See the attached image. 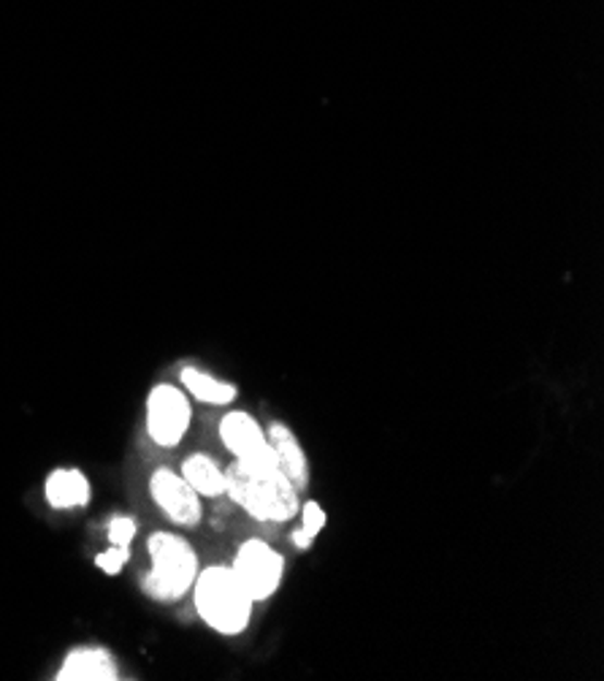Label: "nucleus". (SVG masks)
Wrapping results in <instances>:
<instances>
[{
  "instance_id": "nucleus-1",
  "label": "nucleus",
  "mask_w": 604,
  "mask_h": 681,
  "mask_svg": "<svg viewBox=\"0 0 604 681\" xmlns=\"http://www.w3.org/2000/svg\"><path fill=\"white\" fill-rule=\"evenodd\" d=\"M225 495L258 522H291L301 508V491L280 470L271 442L225 470Z\"/></svg>"
},
{
  "instance_id": "nucleus-2",
  "label": "nucleus",
  "mask_w": 604,
  "mask_h": 681,
  "mask_svg": "<svg viewBox=\"0 0 604 681\" xmlns=\"http://www.w3.org/2000/svg\"><path fill=\"white\" fill-rule=\"evenodd\" d=\"M193 600L204 622L220 635H239L247 630L255 600L244 589L231 564H209L196 575Z\"/></svg>"
},
{
  "instance_id": "nucleus-3",
  "label": "nucleus",
  "mask_w": 604,
  "mask_h": 681,
  "mask_svg": "<svg viewBox=\"0 0 604 681\" xmlns=\"http://www.w3.org/2000/svg\"><path fill=\"white\" fill-rule=\"evenodd\" d=\"M152 570L144 579V589L155 600H180L193 589L198 575V554L185 538L174 533H155L147 540Z\"/></svg>"
},
{
  "instance_id": "nucleus-4",
  "label": "nucleus",
  "mask_w": 604,
  "mask_h": 681,
  "mask_svg": "<svg viewBox=\"0 0 604 681\" xmlns=\"http://www.w3.org/2000/svg\"><path fill=\"white\" fill-rule=\"evenodd\" d=\"M231 568L239 575L249 597L258 603L269 600L280 589L282 575H285V557L266 544V540H247V544L239 546Z\"/></svg>"
},
{
  "instance_id": "nucleus-5",
  "label": "nucleus",
  "mask_w": 604,
  "mask_h": 681,
  "mask_svg": "<svg viewBox=\"0 0 604 681\" xmlns=\"http://www.w3.org/2000/svg\"><path fill=\"white\" fill-rule=\"evenodd\" d=\"M190 402L176 386L160 384L147 397V431L158 446L174 448L190 426Z\"/></svg>"
},
{
  "instance_id": "nucleus-6",
  "label": "nucleus",
  "mask_w": 604,
  "mask_h": 681,
  "mask_svg": "<svg viewBox=\"0 0 604 681\" xmlns=\"http://www.w3.org/2000/svg\"><path fill=\"white\" fill-rule=\"evenodd\" d=\"M149 491H152L155 502L163 508L165 516L174 524H182V527H196L201 522L204 511L201 502H198V491L182 478V473H174L169 467L155 470L152 478H149Z\"/></svg>"
},
{
  "instance_id": "nucleus-7",
  "label": "nucleus",
  "mask_w": 604,
  "mask_h": 681,
  "mask_svg": "<svg viewBox=\"0 0 604 681\" xmlns=\"http://www.w3.org/2000/svg\"><path fill=\"white\" fill-rule=\"evenodd\" d=\"M266 437H269L271 448H274V453H276V462H280V470L287 475V481H291L298 491L307 489V484H309L307 453H304L301 442H298V437L293 435L291 426L276 421V424L269 426Z\"/></svg>"
},
{
  "instance_id": "nucleus-8",
  "label": "nucleus",
  "mask_w": 604,
  "mask_h": 681,
  "mask_svg": "<svg viewBox=\"0 0 604 681\" xmlns=\"http://www.w3.org/2000/svg\"><path fill=\"white\" fill-rule=\"evenodd\" d=\"M220 437H223L225 448H229L236 459L252 457V453H258L260 448L269 442L263 426H260L252 415L244 413V410H234V413H229L220 421Z\"/></svg>"
},
{
  "instance_id": "nucleus-9",
  "label": "nucleus",
  "mask_w": 604,
  "mask_h": 681,
  "mask_svg": "<svg viewBox=\"0 0 604 681\" xmlns=\"http://www.w3.org/2000/svg\"><path fill=\"white\" fill-rule=\"evenodd\" d=\"M60 681H112L118 679L114 657L103 649H76L65 657L63 668L58 671Z\"/></svg>"
},
{
  "instance_id": "nucleus-10",
  "label": "nucleus",
  "mask_w": 604,
  "mask_h": 681,
  "mask_svg": "<svg viewBox=\"0 0 604 681\" xmlns=\"http://www.w3.org/2000/svg\"><path fill=\"white\" fill-rule=\"evenodd\" d=\"M52 508H82L90 502V481L82 470H54L44 484Z\"/></svg>"
},
{
  "instance_id": "nucleus-11",
  "label": "nucleus",
  "mask_w": 604,
  "mask_h": 681,
  "mask_svg": "<svg viewBox=\"0 0 604 681\" xmlns=\"http://www.w3.org/2000/svg\"><path fill=\"white\" fill-rule=\"evenodd\" d=\"M182 478L204 497L225 495V470L209 453H193L182 464Z\"/></svg>"
},
{
  "instance_id": "nucleus-12",
  "label": "nucleus",
  "mask_w": 604,
  "mask_h": 681,
  "mask_svg": "<svg viewBox=\"0 0 604 681\" xmlns=\"http://www.w3.org/2000/svg\"><path fill=\"white\" fill-rule=\"evenodd\" d=\"M182 384H185L187 394H193V400L204 402V405H231L239 394L234 384L214 378V375L196 367L182 369Z\"/></svg>"
},
{
  "instance_id": "nucleus-13",
  "label": "nucleus",
  "mask_w": 604,
  "mask_h": 681,
  "mask_svg": "<svg viewBox=\"0 0 604 681\" xmlns=\"http://www.w3.org/2000/svg\"><path fill=\"white\" fill-rule=\"evenodd\" d=\"M298 511H301V533L315 540L320 535V530L325 527V522H329V519H325V511L320 508V502L315 500H307Z\"/></svg>"
},
{
  "instance_id": "nucleus-14",
  "label": "nucleus",
  "mask_w": 604,
  "mask_h": 681,
  "mask_svg": "<svg viewBox=\"0 0 604 681\" xmlns=\"http://www.w3.org/2000/svg\"><path fill=\"white\" fill-rule=\"evenodd\" d=\"M125 562H127V548L125 546H109L107 551L103 554H98L96 557V564L98 568L103 570V573H109V575H118L122 568H125Z\"/></svg>"
},
{
  "instance_id": "nucleus-15",
  "label": "nucleus",
  "mask_w": 604,
  "mask_h": 681,
  "mask_svg": "<svg viewBox=\"0 0 604 681\" xmlns=\"http://www.w3.org/2000/svg\"><path fill=\"white\" fill-rule=\"evenodd\" d=\"M133 535H136V522L127 516H118L109 522V540H112L114 546H125L131 544Z\"/></svg>"
},
{
  "instance_id": "nucleus-16",
  "label": "nucleus",
  "mask_w": 604,
  "mask_h": 681,
  "mask_svg": "<svg viewBox=\"0 0 604 681\" xmlns=\"http://www.w3.org/2000/svg\"><path fill=\"white\" fill-rule=\"evenodd\" d=\"M291 538H293V544H296L298 548H309V546H312V538H309V535H304L301 530H296V533H293Z\"/></svg>"
}]
</instances>
